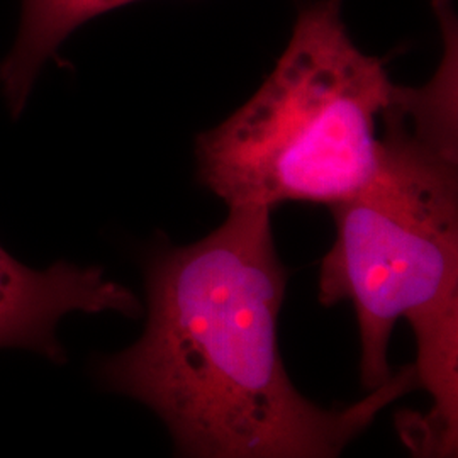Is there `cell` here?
Returning a JSON list of instances; mask_svg holds the SVG:
<instances>
[{
	"label": "cell",
	"mask_w": 458,
	"mask_h": 458,
	"mask_svg": "<svg viewBox=\"0 0 458 458\" xmlns=\"http://www.w3.org/2000/svg\"><path fill=\"white\" fill-rule=\"evenodd\" d=\"M272 211L229 208L202 240L157 250L145 265L143 335L98 367L111 391L164 421L182 457H338L380 411L420 387L411 365L338 410L295 389L278 352L287 270Z\"/></svg>",
	"instance_id": "1"
},
{
	"label": "cell",
	"mask_w": 458,
	"mask_h": 458,
	"mask_svg": "<svg viewBox=\"0 0 458 458\" xmlns=\"http://www.w3.org/2000/svg\"><path fill=\"white\" fill-rule=\"evenodd\" d=\"M336 240L321 262L323 306L350 302L360 333V382L374 391L394 376L389 342L399 319L418 346L429 412L395 418L420 457H455L458 443L457 53L450 45L425 87H401L387 111L376 174L329 206Z\"/></svg>",
	"instance_id": "2"
},
{
	"label": "cell",
	"mask_w": 458,
	"mask_h": 458,
	"mask_svg": "<svg viewBox=\"0 0 458 458\" xmlns=\"http://www.w3.org/2000/svg\"><path fill=\"white\" fill-rule=\"evenodd\" d=\"M397 89L352 41L342 0H318L262 87L197 136L199 182L228 208L338 204L376 174Z\"/></svg>",
	"instance_id": "3"
},
{
	"label": "cell",
	"mask_w": 458,
	"mask_h": 458,
	"mask_svg": "<svg viewBox=\"0 0 458 458\" xmlns=\"http://www.w3.org/2000/svg\"><path fill=\"white\" fill-rule=\"evenodd\" d=\"M107 311L138 318L143 306L102 268L60 262L36 270L0 246V348H26L64 360L56 336L60 321L72 312Z\"/></svg>",
	"instance_id": "4"
},
{
	"label": "cell",
	"mask_w": 458,
	"mask_h": 458,
	"mask_svg": "<svg viewBox=\"0 0 458 458\" xmlns=\"http://www.w3.org/2000/svg\"><path fill=\"white\" fill-rule=\"evenodd\" d=\"M136 0H21L13 47L0 62V89L13 115H19L43 68L85 22Z\"/></svg>",
	"instance_id": "5"
}]
</instances>
